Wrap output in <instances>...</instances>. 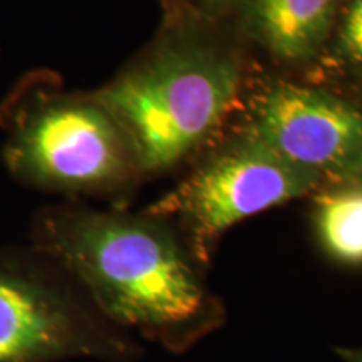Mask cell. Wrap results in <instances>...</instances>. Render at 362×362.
I'll return each instance as SVG.
<instances>
[{
    "instance_id": "6da1fadb",
    "label": "cell",
    "mask_w": 362,
    "mask_h": 362,
    "mask_svg": "<svg viewBox=\"0 0 362 362\" xmlns=\"http://www.w3.org/2000/svg\"><path fill=\"white\" fill-rule=\"evenodd\" d=\"M34 245L103 319L168 349L189 347L221 320L202 264L161 216L54 208L35 221Z\"/></svg>"
},
{
    "instance_id": "7a4b0ae2",
    "label": "cell",
    "mask_w": 362,
    "mask_h": 362,
    "mask_svg": "<svg viewBox=\"0 0 362 362\" xmlns=\"http://www.w3.org/2000/svg\"><path fill=\"white\" fill-rule=\"evenodd\" d=\"M240 40L193 6L94 98L115 116L141 175H161L218 136L245 89Z\"/></svg>"
},
{
    "instance_id": "3957f363",
    "label": "cell",
    "mask_w": 362,
    "mask_h": 362,
    "mask_svg": "<svg viewBox=\"0 0 362 362\" xmlns=\"http://www.w3.org/2000/svg\"><path fill=\"white\" fill-rule=\"evenodd\" d=\"M320 187L314 176L240 129L149 214L178 223L176 230L203 265L226 230L270 208L312 197Z\"/></svg>"
},
{
    "instance_id": "277c9868",
    "label": "cell",
    "mask_w": 362,
    "mask_h": 362,
    "mask_svg": "<svg viewBox=\"0 0 362 362\" xmlns=\"http://www.w3.org/2000/svg\"><path fill=\"white\" fill-rule=\"evenodd\" d=\"M7 158L22 178L59 192L116 193L141 176L124 131L94 94L30 110L13 131Z\"/></svg>"
},
{
    "instance_id": "5b68a950",
    "label": "cell",
    "mask_w": 362,
    "mask_h": 362,
    "mask_svg": "<svg viewBox=\"0 0 362 362\" xmlns=\"http://www.w3.org/2000/svg\"><path fill=\"white\" fill-rule=\"evenodd\" d=\"M133 347L45 267L0 257V362H123Z\"/></svg>"
},
{
    "instance_id": "8992f818",
    "label": "cell",
    "mask_w": 362,
    "mask_h": 362,
    "mask_svg": "<svg viewBox=\"0 0 362 362\" xmlns=\"http://www.w3.org/2000/svg\"><path fill=\"white\" fill-rule=\"evenodd\" d=\"M243 131L322 185L341 183L362 149V110L329 90L269 81L252 94Z\"/></svg>"
},
{
    "instance_id": "52a82bcc",
    "label": "cell",
    "mask_w": 362,
    "mask_h": 362,
    "mask_svg": "<svg viewBox=\"0 0 362 362\" xmlns=\"http://www.w3.org/2000/svg\"><path fill=\"white\" fill-rule=\"evenodd\" d=\"M344 0H233L223 21L240 44L285 67L319 62Z\"/></svg>"
},
{
    "instance_id": "ba28073f",
    "label": "cell",
    "mask_w": 362,
    "mask_h": 362,
    "mask_svg": "<svg viewBox=\"0 0 362 362\" xmlns=\"http://www.w3.org/2000/svg\"><path fill=\"white\" fill-rule=\"evenodd\" d=\"M314 197V226L320 245L339 264L362 267V188L324 185Z\"/></svg>"
},
{
    "instance_id": "9c48e42d",
    "label": "cell",
    "mask_w": 362,
    "mask_h": 362,
    "mask_svg": "<svg viewBox=\"0 0 362 362\" xmlns=\"http://www.w3.org/2000/svg\"><path fill=\"white\" fill-rule=\"evenodd\" d=\"M319 62L362 69V0H344L334 33Z\"/></svg>"
},
{
    "instance_id": "30bf717a",
    "label": "cell",
    "mask_w": 362,
    "mask_h": 362,
    "mask_svg": "<svg viewBox=\"0 0 362 362\" xmlns=\"http://www.w3.org/2000/svg\"><path fill=\"white\" fill-rule=\"evenodd\" d=\"M233 0H192V6L208 19L223 22L228 16Z\"/></svg>"
},
{
    "instance_id": "8fae6325",
    "label": "cell",
    "mask_w": 362,
    "mask_h": 362,
    "mask_svg": "<svg viewBox=\"0 0 362 362\" xmlns=\"http://www.w3.org/2000/svg\"><path fill=\"white\" fill-rule=\"evenodd\" d=\"M341 183H352V185H357V187L362 188V149L359 153H357L356 160L352 161L351 168L347 170L346 176H344V180Z\"/></svg>"
},
{
    "instance_id": "7c38bea8",
    "label": "cell",
    "mask_w": 362,
    "mask_h": 362,
    "mask_svg": "<svg viewBox=\"0 0 362 362\" xmlns=\"http://www.w3.org/2000/svg\"><path fill=\"white\" fill-rule=\"evenodd\" d=\"M160 4L165 16H173V13L185 11L192 6V0H160Z\"/></svg>"
},
{
    "instance_id": "4fadbf2b",
    "label": "cell",
    "mask_w": 362,
    "mask_h": 362,
    "mask_svg": "<svg viewBox=\"0 0 362 362\" xmlns=\"http://www.w3.org/2000/svg\"><path fill=\"white\" fill-rule=\"evenodd\" d=\"M344 359L347 362H362V349H354V351H341Z\"/></svg>"
}]
</instances>
